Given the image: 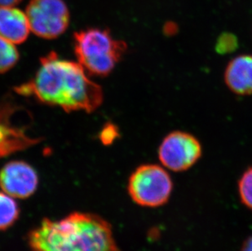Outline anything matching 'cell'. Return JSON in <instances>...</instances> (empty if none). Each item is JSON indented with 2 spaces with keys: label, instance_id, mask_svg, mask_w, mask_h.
Masks as SVG:
<instances>
[{
  "label": "cell",
  "instance_id": "cell-1",
  "mask_svg": "<svg viewBox=\"0 0 252 251\" xmlns=\"http://www.w3.org/2000/svg\"><path fill=\"white\" fill-rule=\"evenodd\" d=\"M15 91L65 112L92 113L104 99L102 88L89 79L81 64L62 59L53 52L41 58L33 78Z\"/></svg>",
  "mask_w": 252,
  "mask_h": 251
},
{
  "label": "cell",
  "instance_id": "cell-2",
  "mask_svg": "<svg viewBox=\"0 0 252 251\" xmlns=\"http://www.w3.org/2000/svg\"><path fill=\"white\" fill-rule=\"evenodd\" d=\"M27 242L31 251H121L106 220L80 211L59 220L43 218L28 232Z\"/></svg>",
  "mask_w": 252,
  "mask_h": 251
},
{
  "label": "cell",
  "instance_id": "cell-3",
  "mask_svg": "<svg viewBox=\"0 0 252 251\" xmlns=\"http://www.w3.org/2000/svg\"><path fill=\"white\" fill-rule=\"evenodd\" d=\"M126 48L124 41L115 39L106 30L91 28L74 34L77 59L85 71L92 75H109L121 61Z\"/></svg>",
  "mask_w": 252,
  "mask_h": 251
},
{
  "label": "cell",
  "instance_id": "cell-4",
  "mask_svg": "<svg viewBox=\"0 0 252 251\" xmlns=\"http://www.w3.org/2000/svg\"><path fill=\"white\" fill-rule=\"evenodd\" d=\"M173 183L165 167L155 164L138 166L129 178L127 191L139 206L155 208L167 203Z\"/></svg>",
  "mask_w": 252,
  "mask_h": 251
},
{
  "label": "cell",
  "instance_id": "cell-5",
  "mask_svg": "<svg viewBox=\"0 0 252 251\" xmlns=\"http://www.w3.org/2000/svg\"><path fill=\"white\" fill-rule=\"evenodd\" d=\"M31 31L45 39H54L66 31L69 12L63 0H31L27 7Z\"/></svg>",
  "mask_w": 252,
  "mask_h": 251
},
{
  "label": "cell",
  "instance_id": "cell-6",
  "mask_svg": "<svg viewBox=\"0 0 252 251\" xmlns=\"http://www.w3.org/2000/svg\"><path fill=\"white\" fill-rule=\"evenodd\" d=\"M199 140L189 133L176 130L169 133L158 149V158L162 166L175 172L190 169L202 156Z\"/></svg>",
  "mask_w": 252,
  "mask_h": 251
},
{
  "label": "cell",
  "instance_id": "cell-7",
  "mask_svg": "<svg viewBox=\"0 0 252 251\" xmlns=\"http://www.w3.org/2000/svg\"><path fill=\"white\" fill-rule=\"evenodd\" d=\"M38 186V173L26 161H9L0 171V188L13 198L27 199Z\"/></svg>",
  "mask_w": 252,
  "mask_h": 251
},
{
  "label": "cell",
  "instance_id": "cell-8",
  "mask_svg": "<svg viewBox=\"0 0 252 251\" xmlns=\"http://www.w3.org/2000/svg\"><path fill=\"white\" fill-rule=\"evenodd\" d=\"M228 89L239 95H252V55H240L228 62L224 71Z\"/></svg>",
  "mask_w": 252,
  "mask_h": 251
},
{
  "label": "cell",
  "instance_id": "cell-9",
  "mask_svg": "<svg viewBox=\"0 0 252 251\" xmlns=\"http://www.w3.org/2000/svg\"><path fill=\"white\" fill-rule=\"evenodd\" d=\"M30 31L25 12L11 6H0V37L13 44H20L27 40Z\"/></svg>",
  "mask_w": 252,
  "mask_h": 251
},
{
  "label": "cell",
  "instance_id": "cell-10",
  "mask_svg": "<svg viewBox=\"0 0 252 251\" xmlns=\"http://www.w3.org/2000/svg\"><path fill=\"white\" fill-rule=\"evenodd\" d=\"M21 209L13 197L0 192V231L12 227L19 220Z\"/></svg>",
  "mask_w": 252,
  "mask_h": 251
},
{
  "label": "cell",
  "instance_id": "cell-11",
  "mask_svg": "<svg viewBox=\"0 0 252 251\" xmlns=\"http://www.w3.org/2000/svg\"><path fill=\"white\" fill-rule=\"evenodd\" d=\"M19 58V52L14 44L0 37V74L13 68Z\"/></svg>",
  "mask_w": 252,
  "mask_h": 251
},
{
  "label": "cell",
  "instance_id": "cell-12",
  "mask_svg": "<svg viewBox=\"0 0 252 251\" xmlns=\"http://www.w3.org/2000/svg\"><path fill=\"white\" fill-rule=\"evenodd\" d=\"M238 193L243 205L252 210V166L241 176L238 181Z\"/></svg>",
  "mask_w": 252,
  "mask_h": 251
},
{
  "label": "cell",
  "instance_id": "cell-13",
  "mask_svg": "<svg viewBox=\"0 0 252 251\" xmlns=\"http://www.w3.org/2000/svg\"><path fill=\"white\" fill-rule=\"evenodd\" d=\"M238 46V40L235 36L231 33H224L217 41V50L220 54H224L235 49Z\"/></svg>",
  "mask_w": 252,
  "mask_h": 251
},
{
  "label": "cell",
  "instance_id": "cell-14",
  "mask_svg": "<svg viewBox=\"0 0 252 251\" xmlns=\"http://www.w3.org/2000/svg\"><path fill=\"white\" fill-rule=\"evenodd\" d=\"M240 251H252V236L246 240Z\"/></svg>",
  "mask_w": 252,
  "mask_h": 251
},
{
  "label": "cell",
  "instance_id": "cell-15",
  "mask_svg": "<svg viewBox=\"0 0 252 251\" xmlns=\"http://www.w3.org/2000/svg\"><path fill=\"white\" fill-rule=\"evenodd\" d=\"M22 0H0V6H11L13 7L18 4Z\"/></svg>",
  "mask_w": 252,
  "mask_h": 251
}]
</instances>
